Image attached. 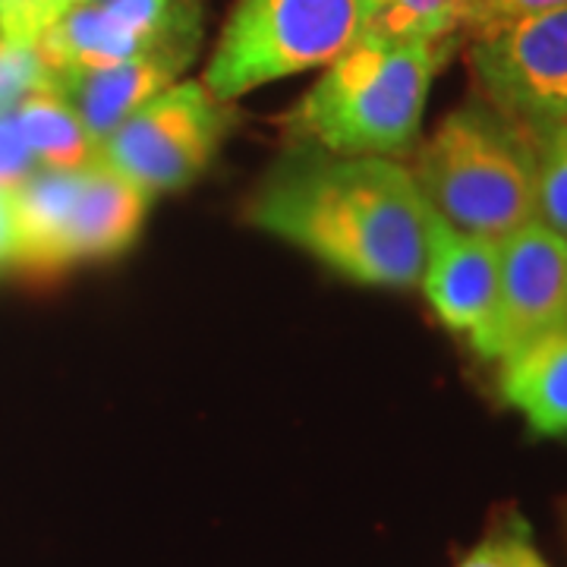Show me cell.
Listing matches in <instances>:
<instances>
[{
  "label": "cell",
  "instance_id": "cell-9",
  "mask_svg": "<svg viewBox=\"0 0 567 567\" xmlns=\"http://www.w3.org/2000/svg\"><path fill=\"white\" fill-rule=\"evenodd\" d=\"M199 48L203 39L167 41L162 48L111 66L54 73L51 85L73 104L89 136L102 145L133 111L162 95L167 85L181 82L189 63L199 58Z\"/></svg>",
  "mask_w": 567,
  "mask_h": 567
},
{
  "label": "cell",
  "instance_id": "cell-16",
  "mask_svg": "<svg viewBox=\"0 0 567 567\" xmlns=\"http://www.w3.org/2000/svg\"><path fill=\"white\" fill-rule=\"evenodd\" d=\"M369 32L385 39H454L451 0H369Z\"/></svg>",
  "mask_w": 567,
  "mask_h": 567
},
{
  "label": "cell",
  "instance_id": "cell-21",
  "mask_svg": "<svg viewBox=\"0 0 567 567\" xmlns=\"http://www.w3.org/2000/svg\"><path fill=\"white\" fill-rule=\"evenodd\" d=\"M39 171L35 155L22 142L20 130L10 114L0 117V193H13L25 177Z\"/></svg>",
  "mask_w": 567,
  "mask_h": 567
},
{
  "label": "cell",
  "instance_id": "cell-8",
  "mask_svg": "<svg viewBox=\"0 0 567 567\" xmlns=\"http://www.w3.org/2000/svg\"><path fill=\"white\" fill-rule=\"evenodd\" d=\"M567 324V240L546 224L529 221L502 240L498 297L488 322L470 347L492 363H502Z\"/></svg>",
  "mask_w": 567,
  "mask_h": 567
},
{
  "label": "cell",
  "instance_id": "cell-4",
  "mask_svg": "<svg viewBox=\"0 0 567 567\" xmlns=\"http://www.w3.org/2000/svg\"><path fill=\"white\" fill-rule=\"evenodd\" d=\"M369 32V0H237L205 66L230 104L268 82L324 70Z\"/></svg>",
  "mask_w": 567,
  "mask_h": 567
},
{
  "label": "cell",
  "instance_id": "cell-2",
  "mask_svg": "<svg viewBox=\"0 0 567 567\" xmlns=\"http://www.w3.org/2000/svg\"><path fill=\"white\" fill-rule=\"evenodd\" d=\"M445 41L385 39L365 32L324 66L319 82L290 111L293 142L338 155L401 158L416 148L429 85Z\"/></svg>",
  "mask_w": 567,
  "mask_h": 567
},
{
  "label": "cell",
  "instance_id": "cell-13",
  "mask_svg": "<svg viewBox=\"0 0 567 567\" xmlns=\"http://www.w3.org/2000/svg\"><path fill=\"white\" fill-rule=\"evenodd\" d=\"M502 394L536 435H567V324L502 360Z\"/></svg>",
  "mask_w": 567,
  "mask_h": 567
},
{
  "label": "cell",
  "instance_id": "cell-11",
  "mask_svg": "<svg viewBox=\"0 0 567 567\" xmlns=\"http://www.w3.org/2000/svg\"><path fill=\"white\" fill-rule=\"evenodd\" d=\"M152 196L102 158L82 167V186L66 224L63 262L114 259L136 244Z\"/></svg>",
  "mask_w": 567,
  "mask_h": 567
},
{
  "label": "cell",
  "instance_id": "cell-5",
  "mask_svg": "<svg viewBox=\"0 0 567 567\" xmlns=\"http://www.w3.org/2000/svg\"><path fill=\"white\" fill-rule=\"evenodd\" d=\"M227 130L230 111L205 82H174L99 145V158L148 196L174 193L203 177Z\"/></svg>",
  "mask_w": 567,
  "mask_h": 567
},
{
  "label": "cell",
  "instance_id": "cell-18",
  "mask_svg": "<svg viewBox=\"0 0 567 567\" xmlns=\"http://www.w3.org/2000/svg\"><path fill=\"white\" fill-rule=\"evenodd\" d=\"M48 85H51V73L35 48L0 39V117L10 114L22 99Z\"/></svg>",
  "mask_w": 567,
  "mask_h": 567
},
{
  "label": "cell",
  "instance_id": "cell-3",
  "mask_svg": "<svg viewBox=\"0 0 567 567\" xmlns=\"http://www.w3.org/2000/svg\"><path fill=\"white\" fill-rule=\"evenodd\" d=\"M413 181L451 227L505 240L536 221V142L483 99L454 107L420 145Z\"/></svg>",
  "mask_w": 567,
  "mask_h": 567
},
{
  "label": "cell",
  "instance_id": "cell-14",
  "mask_svg": "<svg viewBox=\"0 0 567 567\" xmlns=\"http://www.w3.org/2000/svg\"><path fill=\"white\" fill-rule=\"evenodd\" d=\"M10 117L20 130L22 142L35 155L39 167L51 171H82L99 158V142L89 136L73 104L54 85L22 99Z\"/></svg>",
  "mask_w": 567,
  "mask_h": 567
},
{
  "label": "cell",
  "instance_id": "cell-6",
  "mask_svg": "<svg viewBox=\"0 0 567 567\" xmlns=\"http://www.w3.org/2000/svg\"><path fill=\"white\" fill-rule=\"evenodd\" d=\"M480 99L529 133L567 121V3L470 39Z\"/></svg>",
  "mask_w": 567,
  "mask_h": 567
},
{
  "label": "cell",
  "instance_id": "cell-1",
  "mask_svg": "<svg viewBox=\"0 0 567 567\" xmlns=\"http://www.w3.org/2000/svg\"><path fill=\"white\" fill-rule=\"evenodd\" d=\"M246 221L369 287H420L435 212L398 158L293 142L256 186Z\"/></svg>",
  "mask_w": 567,
  "mask_h": 567
},
{
  "label": "cell",
  "instance_id": "cell-7",
  "mask_svg": "<svg viewBox=\"0 0 567 567\" xmlns=\"http://www.w3.org/2000/svg\"><path fill=\"white\" fill-rule=\"evenodd\" d=\"M177 39H205L203 0H92L61 13L35 44L48 73L130 61Z\"/></svg>",
  "mask_w": 567,
  "mask_h": 567
},
{
  "label": "cell",
  "instance_id": "cell-19",
  "mask_svg": "<svg viewBox=\"0 0 567 567\" xmlns=\"http://www.w3.org/2000/svg\"><path fill=\"white\" fill-rule=\"evenodd\" d=\"M457 567H546L524 529H505L473 548Z\"/></svg>",
  "mask_w": 567,
  "mask_h": 567
},
{
  "label": "cell",
  "instance_id": "cell-15",
  "mask_svg": "<svg viewBox=\"0 0 567 567\" xmlns=\"http://www.w3.org/2000/svg\"><path fill=\"white\" fill-rule=\"evenodd\" d=\"M536 221L567 240V121L536 130Z\"/></svg>",
  "mask_w": 567,
  "mask_h": 567
},
{
  "label": "cell",
  "instance_id": "cell-10",
  "mask_svg": "<svg viewBox=\"0 0 567 567\" xmlns=\"http://www.w3.org/2000/svg\"><path fill=\"white\" fill-rule=\"evenodd\" d=\"M498 271H502L498 240L464 234L435 215L420 287L439 322L454 334H466V338L480 334V328L488 322L495 309Z\"/></svg>",
  "mask_w": 567,
  "mask_h": 567
},
{
  "label": "cell",
  "instance_id": "cell-12",
  "mask_svg": "<svg viewBox=\"0 0 567 567\" xmlns=\"http://www.w3.org/2000/svg\"><path fill=\"white\" fill-rule=\"evenodd\" d=\"M80 186L82 171L39 167L10 193L13 227H17V246L10 265H20L22 271L32 275H54L66 268L63 240Z\"/></svg>",
  "mask_w": 567,
  "mask_h": 567
},
{
  "label": "cell",
  "instance_id": "cell-17",
  "mask_svg": "<svg viewBox=\"0 0 567 567\" xmlns=\"http://www.w3.org/2000/svg\"><path fill=\"white\" fill-rule=\"evenodd\" d=\"M567 0H451L454 35H488L495 29H505L511 22L529 20L548 10L565 7Z\"/></svg>",
  "mask_w": 567,
  "mask_h": 567
},
{
  "label": "cell",
  "instance_id": "cell-23",
  "mask_svg": "<svg viewBox=\"0 0 567 567\" xmlns=\"http://www.w3.org/2000/svg\"><path fill=\"white\" fill-rule=\"evenodd\" d=\"M80 3H92V0H51V13H54V20L66 13L70 7H80Z\"/></svg>",
  "mask_w": 567,
  "mask_h": 567
},
{
  "label": "cell",
  "instance_id": "cell-22",
  "mask_svg": "<svg viewBox=\"0 0 567 567\" xmlns=\"http://www.w3.org/2000/svg\"><path fill=\"white\" fill-rule=\"evenodd\" d=\"M13 246H17L13 205H10V193H0V265L13 262Z\"/></svg>",
  "mask_w": 567,
  "mask_h": 567
},
{
  "label": "cell",
  "instance_id": "cell-20",
  "mask_svg": "<svg viewBox=\"0 0 567 567\" xmlns=\"http://www.w3.org/2000/svg\"><path fill=\"white\" fill-rule=\"evenodd\" d=\"M51 22V0H0V39L35 48Z\"/></svg>",
  "mask_w": 567,
  "mask_h": 567
}]
</instances>
